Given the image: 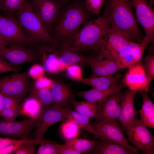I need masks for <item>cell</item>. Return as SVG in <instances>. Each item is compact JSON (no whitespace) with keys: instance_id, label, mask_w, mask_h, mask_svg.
I'll return each mask as SVG.
<instances>
[{"instance_id":"1","label":"cell","mask_w":154,"mask_h":154,"mask_svg":"<svg viewBox=\"0 0 154 154\" xmlns=\"http://www.w3.org/2000/svg\"><path fill=\"white\" fill-rule=\"evenodd\" d=\"M93 14L85 8L84 0L68 1L61 7L51 35L57 45L68 44Z\"/></svg>"},{"instance_id":"2","label":"cell","mask_w":154,"mask_h":154,"mask_svg":"<svg viewBox=\"0 0 154 154\" xmlns=\"http://www.w3.org/2000/svg\"><path fill=\"white\" fill-rule=\"evenodd\" d=\"M104 14L111 27L119 29L133 40L141 42V34L134 17L131 0H106Z\"/></svg>"},{"instance_id":"3","label":"cell","mask_w":154,"mask_h":154,"mask_svg":"<svg viewBox=\"0 0 154 154\" xmlns=\"http://www.w3.org/2000/svg\"><path fill=\"white\" fill-rule=\"evenodd\" d=\"M111 29L109 21L103 14L96 19L86 22L68 44L79 52L89 50H96Z\"/></svg>"},{"instance_id":"4","label":"cell","mask_w":154,"mask_h":154,"mask_svg":"<svg viewBox=\"0 0 154 154\" xmlns=\"http://www.w3.org/2000/svg\"><path fill=\"white\" fill-rule=\"evenodd\" d=\"M17 20L21 29L30 39L36 44L53 43L56 44L42 23L27 0L17 13Z\"/></svg>"},{"instance_id":"5","label":"cell","mask_w":154,"mask_h":154,"mask_svg":"<svg viewBox=\"0 0 154 154\" xmlns=\"http://www.w3.org/2000/svg\"><path fill=\"white\" fill-rule=\"evenodd\" d=\"M140 119L136 116L124 129L128 141L143 154L154 153V138Z\"/></svg>"},{"instance_id":"6","label":"cell","mask_w":154,"mask_h":154,"mask_svg":"<svg viewBox=\"0 0 154 154\" xmlns=\"http://www.w3.org/2000/svg\"><path fill=\"white\" fill-rule=\"evenodd\" d=\"M29 2L33 11L51 35L60 10L66 3L60 0H30Z\"/></svg>"},{"instance_id":"7","label":"cell","mask_w":154,"mask_h":154,"mask_svg":"<svg viewBox=\"0 0 154 154\" xmlns=\"http://www.w3.org/2000/svg\"><path fill=\"white\" fill-rule=\"evenodd\" d=\"M0 37L10 44L36 46L23 31L17 19L11 15H0Z\"/></svg>"},{"instance_id":"8","label":"cell","mask_w":154,"mask_h":154,"mask_svg":"<svg viewBox=\"0 0 154 154\" xmlns=\"http://www.w3.org/2000/svg\"><path fill=\"white\" fill-rule=\"evenodd\" d=\"M41 115L37 118L20 121L1 119L0 135L19 139H29L30 133L38 127Z\"/></svg>"},{"instance_id":"9","label":"cell","mask_w":154,"mask_h":154,"mask_svg":"<svg viewBox=\"0 0 154 154\" xmlns=\"http://www.w3.org/2000/svg\"><path fill=\"white\" fill-rule=\"evenodd\" d=\"M132 40L126 33L114 28L105 35L96 51L98 54L107 58L123 49Z\"/></svg>"},{"instance_id":"10","label":"cell","mask_w":154,"mask_h":154,"mask_svg":"<svg viewBox=\"0 0 154 154\" xmlns=\"http://www.w3.org/2000/svg\"><path fill=\"white\" fill-rule=\"evenodd\" d=\"M99 135L100 140H106L120 144L135 154H139L134 147L131 145L125 138L123 133V129L116 121L102 122L96 120L90 123Z\"/></svg>"},{"instance_id":"11","label":"cell","mask_w":154,"mask_h":154,"mask_svg":"<svg viewBox=\"0 0 154 154\" xmlns=\"http://www.w3.org/2000/svg\"><path fill=\"white\" fill-rule=\"evenodd\" d=\"M27 73H15L0 78V92L21 100L29 92L30 86Z\"/></svg>"},{"instance_id":"12","label":"cell","mask_w":154,"mask_h":154,"mask_svg":"<svg viewBox=\"0 0 154 154\" xmlns=\"http://www.w3.org/2000/svg\"><path fill=\"white\" fill-rule=\"evenodd\" d=\"M67 120L63 108L60 106L53 104L44 108L41 114L38 125L34 133V139L37 144L42 142L44 134L51 125L57 122Z\"/></svg>"},{"instance_id":"13","label":"cell","mask_w":154,"mask_h":154,"mask_svg":"<svg viewBox=\"0 0 154 154\" xmlns=\"http://www.w3.org/2000/svg\"><path fill=\"white\" fill-rule=\"evenodd\" d=\"M128 68L122 81L125 87L136 93L147 92L151 81L148 78L144 66L139 62Z\"/></svg>"},{"instance_id":"14","label":"cell","mask_w":154,"mask_h":154,"mask_svg":"<svg viewBox=\"0 0 154 154\" xmlns=\"http://www.w3.org/2000/svg\"><path fill=\"white\" fill-rule=\"evenodd\" d=\"M37 45V54L45 72L55 74L65 68L59 63L57 45L53 43H40Z\"/></svg>"},{"instance_id":"15","label":"cell","mask_w":154,"mask_h":154,"mask_svg":"<svg viewBox=\"0 0 154 154\" xmlns=\"http://www.w3.org/2000/svg\"><path fill=\"white\" fill-rule=\"evenodd\" d=\"M0 56L9 62L17 65L33 62L38 58L37 53L23 45L17 44L0 46Z\"/></svg>"},{"instance_id":"16","label":"cell","mask_w":154,"mask_h":154,"mask_svg":"<svg viewBox=\"0 0 154 154\" xmlns=\"http://www.w3.org/2000/svg\"><path fill=\"white\" fill-rule=\"evenodd\" d=\"M137 21L143 27L150 42L154 38V12L147 0H131Z\"/></svg>"},{"instance_id":"17","label":"cell","mask_w":154,"mask_h":154,"mask_svg":"<svg viewBox=\"0 0 154 154\" xmlns=\"http://www.w3.org/2000/svg\"><path fill=\"white\" fill-rule=\"evenodd\" d=\"M84 63L88 65L92 70V76H112L122 69L120 64L113 59L96 56H84Z\"/></svg>"},{"instance_id":"18","label":"cell","mask_w":154,"mask_h":154,"mask_svg":"<svg viewBox=\"0 0 154 154\" xmlns=\"http://www.w3.org/2000/svg\"><path fill=\"white\" fill-rule=\"evenodd\" d=\"M121 92L111 95L98 102V112L95 120L102 122L116 121L121 108Z\"/></svg>"},{"instance_id":"19","label":"cell","mask_w":154,"mask_h":154,"mask_svg":"<svg viewBox=\"0 0 154 154\" xmlns=\"http://www.w3.org/2000/svg\"><path fill=\"white\" fill-rule=\"evenodd\" d=\"M136 93L129 90L121 93V108L118 120L124 129L136 117L134 102Z\"/></svg>"},{"instance_id":"20","label":"cell","mask_w":154,"mask_h":154,"mask_svg":"<svg viewBox=\"0 0 154 154\" xmlns=\"http://www.w3.org/2000/svg\"><path fill=\"white\" fill-rule=\"evenodd\" d=\"M50 90L54 104L60 107H67L72 105L74 95L71 86L58 81H54Z\"/></svg>"},{"instance_id":"21","label":"cell","mask_w":154,"mask_h":154,"mask_svg":"<svg viewBox=\"0 0 154 154\" xmlns=\"http://www.w3.org/2000/svg\"><path fill=\"white\" fill-rule=\"evenodd\" d=\"M149 42V39L145 36L140 42L131 41L119 52L111 56L108 59L115 60L126 56L133 59L136 63H138L141 60L144 51Z\"/></svg>"},{"instance_id":"22","label":"cell","mask_w":154,"mask_h":154,"mask_svg":"<svg viewBox=\"0 0 154 154\" xmlns=\"http://www.w3.org/2000/svg\"><path fill=\"white\" fill-rule=\"evenodd\" d=\"M125 87L121 81L106 89L98 90L92 88L87 91L78 92L76 95L87 101L99 102L114 94L121 92Z\"/></svg>"},{"instance_id":"23","label":"cell","mask_w":154,"mask_h":154,"mask_svg":"<svg viewBox=\"0 0 154 154\" xmlns=\"http://www.w3.org/2000/svg\"><path fill=\"white\" fill-rule=\"evenodd\" d=\"M84 56L68 44L60 45L58 48L59 63L65 68L72 64H85Z\"/></svg>"},{"instance_id":"24","label":"cell","mask_w":154,"mask_h":154,"mask_svg":"<svg viewBox=\"0 0 154 154\" xmlns=\"http://www.w3.org/2000/svg\"><path fill=\"white\" fill-rule=\"evenodd\" d=\"M121 75L118 74L115 76H92L87 78H82L77 82L89 85L92 89L103 90L118 84Z\"/></svg>"},{"instance_id":"25","label":"cell","mask_w":154,"mask_h":154,"mask_svg":"<svg viewBox=\"0 0 154 154\" xmlns=\"http://www.w3.org/2000/svg\"><path fill=\"white\" fill-rule=\"evenodd\" d=\"M21 100L17 97L5 95L1 115L3 119L9 121H14L21 115L20 105Z\"/></svg>"},{"instance_id":"26","label":"cell","mask_w":154,"mask_h":154,"mask_svg":"<svg viewBox=\"0 0 154 154\" xmlns=\"http://www.w3.org/2000/svg\"><path fill=\"white\" fill-rule=\"evenodd\" d=\"M65 117L67 120L73 122L80 129H82L93 134L100 138L97 133L89 122L88 117L73 110L68 107L63 108Z\"/></svg>"},{"instance_id":"27","label":"cell","mask_w":154,"mask_h":154,"mask_svg":"<svg viewBox=\"0 0 154 154\" xmlns=\"http://www.w3.org/2000/svg\"><path fill=\"white\" fill-rule=\"evenodd\" d=\"M147 92H144L141 93L143 104L139 111L140 119L147 127L154 128V105L149 97Z\"/></svg>"},{"instance_id":"28","label":"cell","mask_w":154,"mask_h":154,"mask_svg":"<svg viewBox=\"0 0 154 154\" xmlns=\"http://www.w3.org/2000/svg\"><path fill=\"white\" fill-rule=\"evenodd\" d=\"M94 154H135L123 146L106 140H100L93 152Z\"/></svg>"},{"instance_id":"29","label":"cell","mask_w":154,"mask_h":154,"mask_svg":"<svg viewBox=\"0 0 154 154\" xmlns=\"http://www.w3.org/2000/svg\"><path fill=\"white\" fill-rule=\"evenodd\" d=\"M100 141L82 139L74 138L67 140L64 146L73 149L81 154L92 153Z\"/></svg>"},{"instance_id":"30","label":"cell","mask_w":154,"mask_h":154,"mask_svg":"<svg viewBox=\"0 0 154 154\" xmlns=\"http://www.w3.org/2000/svg\"><path fill=\"white\" fill-rule=\"evenodd\" d=\"M20 106L21 115L30 118L39 117L44 109L40 102L31 96L26 99Z\"/></svg>"},{"instance_id":"31","label":"cell","mask_w":154,"mask_h":154,"mask_svg":"<svg viewBox=\"0 0 154 154\" xmlns=\"http://www.w3.org/2000/svg\"><path fill=\"white\" fill-rule=\"evenodd\" d=\"M97 102L88 101L74 102L72 105L74 110L89 118L96 119L98 115V106Z\"/></svg>"},{"instance_id":"32","label":"cell","mask_w":154,"mask_h":154,"mask_svg":"<svg viewBox=\"0 0 154 154\" xmlns=\"http://www.w3.org/2000/svg\"><path fill=\"white\" fill-rule=\"evenodd\" d=\"M29 92L30 96L37 98L42 104L44 109L54 104L50 89H35L30 86Z\"/></svg>"},{"instance_id":"33","label":"cell","mask_w":154,"mask_h":154,"mask_svg":"<svg viewBox=\"0 0 154 154\" xmlns=\"http://www.w3.org/2000/svg\"><path fill=\"white\" fill-rule=\"evenodd\" d=\"M80 129L74 123L69 120L64 122L61 127L62 135L67 140L77 137L79 135Z\"/></svg>"},{"instance_id":"34","label":"cell","mask_w":154,"mask_h":154,"mask_svg":"<svg viewBox=\"0 0 154 154\" xmlns=\"http://www.w3.org/2000/svg\"><path fill=\"white\" fill-rule=\"evenodd\" d=\"M39 145L37 154H60L63 146L54 141L44 140Z\"/></svg>"},{"instance_id":"35","label":"cell","mask_w":154,"mask_h":154,"mask_svg":"<svg viewBox=\"0 0 154 154\" xmlns=\"http://www.w3.org/2000/svg\"><path fill=\"white\" fill-rule=\"evenodd\" d=\"M27 0H0V10L7 13L17 12L24 5Z\"/></svg>"},{"instance_id":"36","label":"cell","mask_w":154,"mask_h":154,"mask_svg":"<svg viewBox=\"0 0 154 154\" xmlns=\"http://www.w3.org/2000/svg\"><path fill=\"white\" fill-rule=\"evenodd\" d=\"M37 145L34 139L23 143L12 154H34L36 151L35 145Z\"/></svg>"},{"instance_id":"37","label":"cell","mask_w":154,"mask_h":154,"mask_svg":"<svg viewBox=\"0 0 154 154\" xmlns=\"http://www.w3.org/2000/svg\"><path fill=\"white\" fill-rule=\"evenodd\" d=\"M104 0H84L85 8L90 12L99 15Z\"/></svg>"},{"instance_id":"38","label":"cell","mask_w":154,"mask_h":154,"mask_svg":"<svg viewBox=\"0 0 154 154\" xmlns=\"http://www.w3.org/2000/svg\"><path fill=\"white\" fill-rule=\"evenodd\" d=\"M65 69L67 77L71 80L78 82L82 78V68L79 65H71L67 66Z\"/></svg>"},{"instance_id":"39","label":"cell","mask_w":154,"mask_h":154,"mask_svg":"<svg viewBox=\"0 0 154 154\" xmlns=\"http://www.w3.org/2000/svg\"><path fill=\"white\" fill-rule=\"evenodd\" d=\"M149 79L152 81L154 77V56L149 55L145 58L144 66Z\"/></svg>"},{"instance_id":"40","label":"cell","mask_w":154,"mask_h":154,"mask_svg":"<svg viewBox=\"0 0 154 154\" xmlns=\"http://www.w3.org/2000/svg\"><path fill=\"white\" fill-rule=\"evenodd\" d=\"M45 72L44 69L41 65L35 64L29 69L27 73L29 77L33 79L36 80L44 76Z\"/></svg>"},{"instance_id":"41","label":"cell","mask_w":154,"mask_h":154,"mask_svg":"<svg viewBox=\"0 0 154 154\" xmlns=\"http://www.w3.org/2000/svg\"><path fill=\"white\" fill-rule=\"evenodd\" d=\"M33 86H31L36 89L42 88H50L54 81L45 76H42L36 80Z\"/></svg>"},{"instance_id":"42","label":"cell","mask_w":154,"mask_h":154,"mask_svg":"<svg viewBox=\"0 0 154 154\" xmlns=\"http://www.w3.org/2000/svg\"><path fill=\"white\" fill-rule=\"evenodd\" d=\"M18 70L13 68L6 60L0 56V74L10 72H17Z\"/></svg>"},{"instance_id":"43","label":"cell","mask_w":154,"mask_h":154,"mask_svg":"<svg viewBox=\"0 0 154 154\" xmlns=\"http://www.w3.org/2000/svg\"><path fill=\"white\" fill-rule=\"evenodd\" d=\"M21 139L0 137V150L10 145L18 142Z\"/></svg>"},{"instance_id":"44","label":"cell","mask_w":154,"mask_h":154,"mask_svg":"<svg viewBox=\"0 0 154 154\" xmlns=\"http://www.w3.org/2000/svg\"><path fill=\"white\" fill-rule=\"evenodd\" d=\"M60 154H81V153L73 149L63 145L62 148L60 150Z\"/></svg>"},{"instance_id":"45","label":"cell","mask_w":154,"mask_h":154,"mask_svg":"<svg viewBox=\"0 0 154 154\" xmlns=\"http://www.w3.org/2000/svg\"><path fill=\"white\" fill-rule=\"evenodd\" d=\"M5 95L0 92V116H1L3 104V101Z\"/></svg>"},{"instance_id":"46","label":"cell","mask_w":154,"mask_h":154,"mask_svg":"<svg viewBox=\"0 0 154 154\" xmlns=\"http://www.w3.org/2000/svg\"><path fill=\"white\" fill-rule=\"evenodd\" d=\"M11 44L8 42L0 37V46H7Z\"/></svg>"},{"instance_id":"47","label":"cell","mask_w":154,"mask_h":154,"mask_svg":"<svg viewBox=\"0 0 154 154\" xmlns=\"http://www.w3.org/2000/svg\"><path fill=\"white\" fill-rule=\"evenodd\" d=\"M149 5L152 6L154 3V0H147Z\"/></svg>"},{"instance_id":"48","label":"cell","mask_w":154,"mask_h":154,"mask_svg":"<svg viewBox=\"0 0 154 154\" xmlns=\"http://www.w3.org/2000/svg\"><path fill=\"white\" fill-rule=\"evenodd\" d=\"M60 0L63 1L66 3H67L69 1V0Z\"/></svg>"},{"instance_id":"49","label":"cell","mask_w":154,"mask_h":154,"mask_svg":"<svg viewBox=\"0 0 154 154\" xmlns=\"http://www.w3.org/2000/svg\"></svg>"}]
</instances>
